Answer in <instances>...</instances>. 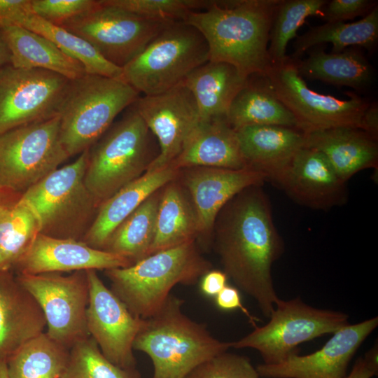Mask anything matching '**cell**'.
Wrapping results in <instances>:
<instances>
[{"instance_id":"obj_1","label":"cell","mask_w":378,"mask_h":378,"mask_svg":"<svg viewBox=\"0 0 378 378\" xmlns=\"http://www.w3.org/2000/svg\"><path fill=\"white\" fill-rule=\"evenodd\" d=\"M212 239L223 272L269 318L280 299L272 267L283 252V243L261 186L243 190L223 207Z\"/></svg>"},{"instance_id":"obj_2","label":"cell","mask_w":378,"mask_h":378,"mask_svg":"<svg viewBox=\"0 0 378 378\" xmlns=\"http://www.w3.org/2000/svg\"><path fill=\"white\" fill-rule=\"evenodd\" d=\"M279 0L211 1L184 22L196 28L209 48V61L234 66L244 77L264 75L272 65L270 31Z\"/></svg>"},{"instance_id":"obj_3","label":"cell","mask_w":378,"mask_h":378,"mask_svg":"<svg viewBox=\"0 0 378 378\" xmlns=\"http://www.w3.org/2000/svg\"><path fill=\"white\" fill-rule=\"evenodd\" d=\"M183 303L171 293L153 315L144 319L134 340V350L152 360V378H184L202 362L231 348L230 342L214 337L204 324L186 316Z\"/></svg>"},{"instance_id":"obj_4","label":"cell","mask_w":378,"mask_h":378,"mask_svg":"<svg viewBox=\"0 0 378 378\" xmlns=\"http://www.w3.org/2000/svg\"><path fill=\"white\" fill-rule=\"evenodd\" d=\"M211 263L195 241L150 254L126 267L104 270L111 290L135 316L147 318L164 303L178 284L192 285Z\"/></svg>"},{"instance_id":"obj_5","label":"cell","mask_w":378,"mask_h":378,"mask_svg":"<svg viewBox=\"0 0 378 378\" xmlns=\"http://www.w3.org/2000/svg\"><path fill=\"white\" fill-rule=\"evenodd\" d=\"M153 137L132 106L90 147L84 180L98 208L146 173L159 154Z\"/></svg>"},{"instance_id":"obj_6","label":"cell","mask_w":378,"mask_h":378,"mask_svg":"<svg viewBox=\"0 0 378 378\" xmlns=\"http://www.w3.org/2000/svg\"><path fill=\"white\" fill-rule=\"evenodd\" d=\"M139 97L120 78L86 74L71 80L57 114L60 141L69 157L90 149Z\"/></svg>"},{"instance_id":"obj_7","label":"cell","mask_w":378,"mask_h":378,"mask_svg":"<svg viewBox=\"0 0 378 378\" xmlns=\"http://www.w3.org/2000/svg\"><path fill=\"white\" fill-rule=\"evenodd\" d=\"M88 156L89 149L22 195L39 220L40 233L77 241L87 234L98 210L84 180Z\"/></svg>"},{"instance_id":"obj_8","label":"cell","mask_w":378,"mask_h":378,"mask_svg":"<svg viewBox=\"0 0 378 378\" xmlns=\"http://www.w3.org/2000/svg\"><path fill=\"white\" fill-rule=\"evenodd\" d=\"M209 57L202 34L184 21H174L122 68L121 79L139 93L155 95L181 83Z\"/></svg>"},{"instance_id":"obj_9","label":"cell","mask_w":378,"mask_h":378,"mask_svg":"<svg viewBox=\"0 0 378 378\" xmlns=\"http://www.w3.org/2000/svg\"><path fill=\"white\" fill-rule=\"evenodd\" d=\"M269 322L239 340L230 342L234 349L257 350L265 364H276L298 353L299 344L325 334L333 333L349 323L342 312L312 307L300 298L279 299Z\"/></svg>"},{"instance_id":"obj_10","label":"cell","mask_w":378,"mask_h":378,"mask_svg":"<svg viewBox=\"0 0 378 378\" xmlns=\"http://www.w3.org/2000/svg\"><path fill=\"white\" fill-rule=\"evenodd\" d=\"M69 157L57 115L0 135V188L22 195Z\"/></svg>"},{"instance_id":"obj_11","label":"cell","mask_w":378,"mask_h":378,"mask_svg":"<svg viewBox=\"0 0 378 378\" xmlns=\"http://www.w3.org/2000/svg\"><path fill=\"white\" fill-rule=\"evenodd\" d=\"M171 22L159 21L98 0L92 8L58 26L82 38L110 63L122 68Z\"/></svg>"},{"instance_id":"obj_12","label":"cell","mask_w":378,"mask_h":378,"mask_svg":"<svg viewBox=\"0 0 378 378\" xmlns=\"http://www.w3.org/2000/svg\"><path fill=\"white\" fill-rule=\"evenodd\" d=\"M263 76L303 132L343 127L360 128L363 115L370 104L353 93L349 99L342 100L312 90L298 73L295 61L289 57L281 64H272Z\"/></svg>"},{"instance_id":"obj_13","label":"cell","mask_w":378,"mask_h":378,"mask_svg":"<svg viewBox=\"0 0 378 378\" xmlns=\"http://www.w3.org/2000/svg\"><path fill=\"white\" fill-rule=\"evenodd\" d=\"M15 274L40 305L46 321V332L50 338L70 349L90 337L86 322L90 295L87 270L68 275Z\"/></svg>"},{"instance_id":"obj_14","label":"cell","mask_w":378,"mask_h":378,"mask_svg":"<svg viewBox=\"0 0 378 378\" xmlns=\"http://www.w3.org/2000/svg\"><path fill=\"white\" fill-rule=\"evenodd\" d=\"M70 81L41 69L0 68V135L57 116Z\"/></svg>"},{"instance_id":"obj_15","label":"cell","mask_w":378,"mask_h":378,"mask_svg":"<svg viewBox=\"0 0 378 378\" xmlns=\"http://www.w3.org/2000/svg\"><path fill=\"white\" fill-rule=\"evenodd\" d=\"M89 302L86 312L90 336L102 354L112 363L124 369L136 368L133 344L144 318L133 315L97 274L87 270Z\"/></svg>"},{"instance_id":"obj_16","label":"cell","mask_w":378,"mask_h":378,"mask_svg":"<svg viewBox=\"0 0 378 378\" xmlns=\"http://www.w3.org/2000/svg\"><path fill=\"white\" fill-rule=\"evenodd\" d=\"M132 106L158 143L159 154L146 172L170 166L200 122L192 93L181 83L162 93L139 97Z\"/></svg>"},{"instance_id":"obj_17","label":"cell","mask_w":378,"mask_h":378,"mask_svg":"<svg viewBox=\"0 0 378 378\" xmlns=\"http://www.w3.org/2000/svg\"><path fill=\"white\" fill-rule=\"evenodd\" d=\"M378 326L373 317L340 328L318 351L298 353L276 364H260L256 370L266 378H345L349 362L365 340Z\"/></svg>"},{"instance_id":"obj_18","label":"cell","mask_w":378,"mask_h":378,"mask_svg":"<svg viewBox=\"0 0 378 378\" xmlns=\"http://www.w3.org/2000/svg\"><path fill=\"white\" fill-rule=\"evenodd\" d=\"M186 190L197 215L199 239L209 241L216 217L237 194L262 186L267 176L255 169L193 167L180 169L178 176Z\"/></svg>"},{"instance_id":"obj_19","label":"cell","mask_w":378,"mask_h":378,"mask_svg":"<svg viewBox=\"0 0 378 378\" xmlns=\"http://www.w3.org/2000/svg\"><path fill=\"white\" fill-rule=\"evenodd\" d=\"M274 183L296 202L312 209L328 210L344 204L348 199L346 183L325 156L305 146Z\"/></svg>"},{"instance_id":"obj_20","label":"cell","mask_w":378,"mask_h":378,"mask_svg":"<svg viewBox=\"0 0 378 378\" xmlns=\"http://www.w3.org/2000/svg\"><path fill=\"white\" fill-rule=\"evenodd\" d=\"M130 265L132 263L127 259L92 248L82 241L55 238L38 233L12 271L15 274H38L106 270Z\"/></svg>"},{"instance_id":"obj_21","label":"cell","mask_w":378,"mask_h":378,"mask_svg":"<svg viewBox=\"0 0 378 378\" xmlns=\"http://www.w3.org/2000/svg\"><path fill=\"white\" fill-rule=\"evenodd\" d=\"M46 327L40 305L16 274L0 272V358L6 360Z\"/></svg>"},{"instance_id":"obj_22","label":"cell","mask_w":378,"mask_h":378,"mask_svg":"<svg viewBox=\"0 0 378 378\" xmlns=\"http://www.w3.org/2000/svg\"><path fill=\"white\" fill-rule=\"evenodd\" d=\"M240 150L248 168L275 183L304 147V132L279 125H248L236 130Z\"/></svg>"},{"instance_id":"obj_23","label":"cell","mask_w":378,"mask_h":378,"mask_svg":"<svg viewBox=\"0 0 378 378\" xmlns=\"http://www.w3.org/2000/svg\"><path fill=\"white\" fill-rule=\"evenodd\" d=\"M304 136V146L321 152L345 183L361 170L377 167V139L360 129L314 130Z\"/></svg>"},{"instance_id":"obj_24","label":"cell","mask_w":378,"mask_h":378,"mask_svg":"<svg viewBox=\"0 0 378 378\" xmlns=\"http://www.w3.org/2000/svg\"><path fill=\"white\" fill-rule=\"evenodd\" d=\"M170 166L178 169L193 167L248 168L241 154L236 130L226 118L200 120Z\"/></svg>"},{"instance_id":"obj_25","label":"cell","mask_w":378,"mask_h":378,"mask_svg":"<svg viewBox=\"0 0 378 378\" xmlns=\"http://www.w3.org/2000/svg\"><path fill=\"white\" fill-rule=\"evenodd\" d=\"M179 173L180 169L172 166L146 172L121 188L99 206L82 241L102 250L113 230L149 196L175 179Z\"/></svg>"},{"instance_id":"obj_26","label":"cell","mask_w":378,"mask_h":378,"mask_svg":"<svg viewBox=\"0 0 378 378\" xmlns=\"http://www.w3.org/2000/svg\"><path fill=\"white\" fill-rule=\"evenodd\" d=\"M247 78L232 65L207 61L192 71L182 83L192 93L201 121L226 118Z\"/></svg>"},{"instance_id":"obj_27","label":"cell","mask_w":378,"mask_h":378,"mask_svg":"<svg viewBox=\"0 0 378 378\" xmlns=\"http://www.w3.org/2000/svg\"><path fill=\"white\" fill-rule=\"evenodd\" d=\"M10 64L19 69H41L74 80L85 75L83 65L46 37L20 26L1 27Z\"/></svg>"},{"instance_id":"obj_28","label":"cell","mask_w":378,"mask_h":378,"mask_svg":"<svg viewBox=\"0 0 378 378\" xmlns=\"http://www.w3.org/2000/svg\"><path fill=\"white\" fill-rule=\"evenodd\" d=\"M178 176L161 189L155 236L148 255L199 238L197 215Z\"/></svg>"},{"instance_id":"obj_29","label":"cell","mask_w":378,"mask_h":378,"mask_svg":"<svg viewBox=\"0 0 378 378\" xmlns=\"http://www.w3.org/2000/svg\"><path fill=\"white\" fill-rule=\"evenodd\" d=\"M226 120L235 130L248 125H279L300 130L295 116L274 94L263 75L247 78L233 99Z\"/></svg>"},{"instance_id":"obj_30","label":"cell","mask_w":378,"mask_h":378,"mask_svg":"<svg viewBox=\"0 0 378 378\" xmlns=\"http://www.w3.org/2000/svg\"><path fill=\"white\" fill-rule=\"evenodd\" d=\"M295 64L302 77L358 90L370 87L374 78L370 62L355 48L327 53L318 48L305 59L296 60Z\"/></svg>"},{"instance_id":"obj_31","label":"cell","mask_w":378,"mask_h":378,"mask_svg":"<svg viewBox=\"0 0 378 378\" xmlns=\"http://www.w3.org/2000/svg\"><path fill=\"white\" fill-rule=\"evenodd\" d=\"M378 41V6H375L362 19L346 23L326 22L312 27L303 34L296 36L293 52L290 57L296 61L311 48L326 43L332 44V52H340L348 46H360L368 51L374 50Z\"/></svg>"},{"instance_id":"obj_32","label":"cell","mask_w":378,"mask_h":378,"mask_svg":"<svg viewBox=\"0 0 378 378\" xmlns=\"http://www.w3.org/2000/svg\"><path fill=\"white\" fill-rule=\"evenodd\" d=\"M161 189L144 201L111 233L102 250L132 265L148 255L153 244Z\"/></svg>"},{"instance_id":"obj_33","label":"cell","mask_w":378,"mask_h":378,"mask_svg":"<svg viewBox=\"0 0 378 378\" xmlns=\"http://www.w3.org/2000/svg\"><path fill=\"white\" fill-rule=\"evenodd\" d=\"M69 350L43 332L6 359L8 377H59L66 365Z\"/></svg>"},{"instance_id":"obj_34","label":"cell","mask_w":378,"mask_h":378,"mask_svg":"<svg viewBox=\"0 0 378 378\" xmlns=\"http://www.w3.org/2000/svg\"><path fill=\"white\" fill-rule=\"evenodd\" d=\"M38 233L39 220L31 206L22 197L1 205L0 272L13 270Z\"/></svg>"},{"instance_id":"obj_35","label":"cell","mask_w":378,"mask_h":378,"mask_svg":"<svg viewBox=\"0 0 378 378\" xmlns=\"http://www.w3.org/2000/svg\"><path fill=\"white\" fill-rule=\"evenodd\" d=\"M17 26L51 41L65 54L80 62L87 74L121 79L122 68L108 62L89 43L62 27L50 23L32 13L23 16Z\"/></svg>"},{"instance_id":"obj_36","label":"cell","mask_w":378,"mask_h":378,"mask_svg":"<svg viewBox=\"0 0 378 378\" xmlns=\"http://www.w3.org/2000/svg\"><path fill=\"white\" fill-rule=\"evenodd\" d=\"M326 0H279L273 13L268 52L272 64H281L288 57L289 41L296 38L298 29L309 16L323 15Z\"/></svg>"},{"instance_id":"obj_37","label":"cell","mask_w":378,"mask_h":378,"mask_svg":"<svg viewBox=\"0 0 378 378\" xmlns=\"http://www.w3.org/2000/svg\"><path fill=\"white\" fill-rule=\"evenodd\" d=\"M59 378H141V375L136 368L124 369L112 363L89 337L70 349Z\"/></svg>"},{"instance_id":"obj_38","label":"cell","mask_w":378,"mask_h":378,"mask_svg":"<svg viewBox=\"0 0 378 378\" xmlns=\"http://www.w3.org/2000/svg\"><path fill=\"white\" fill-rule=\"evenodd\" d=\"M113 6L148 19L164 21H183L192 12L207 8V0H106Z\"/></svg>"},{"instance_id":"obj_39","label":"cell","mask_w":378,"mask_h":378,"mask_svg":"<svg viewBox=\"0 0 378 378\" xmlns=\"http://www.w3.org/2000/svg\"><path fill=\"white\" fill-rule=\"evenodd\" d=\"M250 360L227 351L211 357L194 368L184 378H259Z\"/></svg>"},{"instance_id":"obj_40","label":"cell","mask_w":378,"mask_h":378,"mask_svg":"<svg viewBox=\"0 0 378 378\" xmlns=\"http://www.w3.org/2000/svg\"><path fill=\"white\" fill-rule=\"evenodd\" d=\"M98 0H31V11L55 25L97 6Z\"/></svg>"},{"instance_id":"obj_41","label":"cell","mask_w":378,"mask_h":378,"mask_svg":"<svg viewBox=\"0 0 378 378\" xmlns=\"http://www.w3.org/2000/svg\"><path fill=\"white\" fill-rule=\"evenodd\" d=\"M377 3L372 0H332L323 8L326 22H344L358 16H365Z\"/></svg>"},{"instance_id":"obj_42","label":"cell","mask_w":378,"mask_h":378,"mask_svg":"<svg viewBox=\"0 0 378 378\" xmlns=\"http://www.w3.org/2000/svg\"><path fill=\"white\" fill-rule=\"evenodd\" d=\"M29 13L31 0H0V27L16 26Z\"/></svg>"},{"instance_id":"obj_43","label":"cell","mask_w":378,"mask_h":378,"mask_svg":"<svg viewBox=\"0 0 378 378\" xmlns=\"http://www.w3.org/2000/svg\"><path fill=\"white\" fill-rule=\"evenodd\" d=\"M216 306L225 311L239 309L248 317L252 325L257 326L255 321L258 318L254 317L243 305L238 289L230 286H225L214 298Z\"/></svg>"},{"instance_id":"obj_44","label":"cell","mask_w":378,"mask_h":378,"mask_svg":"<svg viewBox=\"0 0 378 378\" xmlns=\"http://www.w3.org/2000/svg\"><path fill=\"white\" fill-rule=\"evenodd\" d=\"M377 345L373 346L363 357L359 358L345 378H372L377 374Z\"/></svg>"},{"instance_id":"obj_45","label":"cell","mask_w":378,"mask_h":378,"mask_svg":"<svg viewBox=\"0 0 378 378\" xmlns=\"http://www.w3.org/2000/svg\"><path fill=\"white\" fill-rule=\"evenodd\" d=\"M227 279L223 271L211 269L201 277L200 290L206 297L215 298L227 286Z\"/></svg>"},{"instance_id":"obj_46","label":"cell","mask_w":378,"mask_h":378,"mask_svg":"<svg viewBox=\"0 0 378 378\" xmlns=\"http://www.w3.org/2000/svg\"><path fill=\"white\" fill-rule=\"evenodd\" d=\"M360 129L377 139L378 107L377 104H369L363 115Z\"/></svg>"},{"instance_id":"obj_47","label":"cell","mask_w":378,"mask_h":378,"mask_svg":"<svg viewBox=\"0 0 378 378\" xmlns=\"http://www.w3.org/2000/svg\"><path fill=\"white\" fill-rule=\"evenodd\" d=\"M22 195L0 188V206L18 201Z\"/></svg>"},{"instance_id":"obj_48","label":"cell","mask_w":378,"mask_h":378,"mask_svg":"<svg viewBox=\"0 0 378 378\" xmlns=\"http://www.w3.org/2000/svg\"><path fill=\"white\" fill-rule=\"evenodd\" d=\"M10 63L9 50L1 36L0 27V68Z\"/></svg>"},{"instance_id":"obj_49","label":"cell","mask_w":378,"mask_h":378,"mask_svg":"<svg viewBox=\"0 0 378 378\" xmlns=\"http://www.w3.org/2000/svg\"><path fill=\"white\" fill-rule=\"evenodd\" d=\"M0 378H8L6 372V360L0 358Z\"/></svg>"},{"instance_id":"obj_50","label":"cell","mask_w":378,"mask_h":378,"mask_svg":"<svg viewBox=\"0 0 378 378\" xmlns=\"http://www.w3.org/2000/svg\"><path fill=\"white\" fill-rule=\"evenodd\" d=\"M56 378H59V377H56Z\"/></svg>"}]
</instances>
